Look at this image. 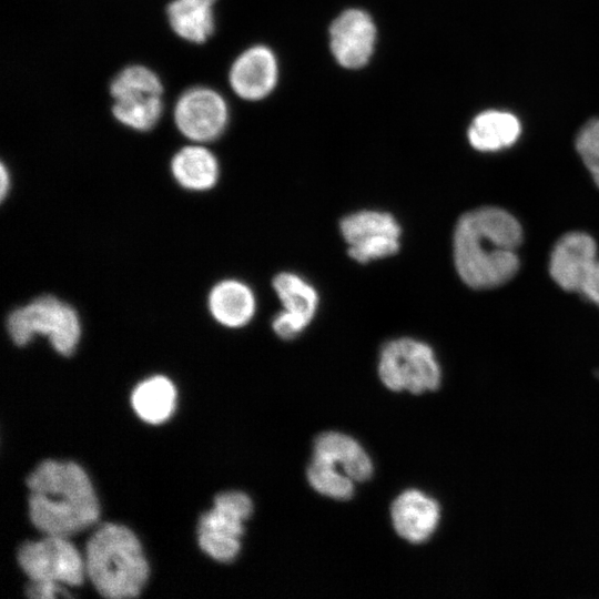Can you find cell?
Instances as JSON below:
<instances>
[{"mask_svg": "<svg viewBox=\"0 0 599 599\" xmlns=\"http://www.w3.org/2000/svg\"><path fill=\"white\" fill-rule=\"evenodd\" d=\"M579 293L588 301L599 306V258L586 277Z\"/></svg>", "mask_w": 599, "mask_h": 599, "instance_id": "obj_25", "label": "cell"}, {"mask_svg": "<svg viewBox=\"0 0 599 599\" xmlns=\"http://www.w3.org/2000/svg\"><path fill=\"white\" fill-rule=\"evenodd\" d=\"M217 0H170L164 16L172 33L180 40L202 45L214 34Z\"/></svg>", "mask_w": 599, "mask_h": 599, "instance_id": "obj_15", "label": "cell"}, {"mask_svg": "<svg viewBox=\"0 0 599 599\" xmlns=\"http://www.w3.org/2000/svg\"><path fill=\"white\" fill-rule=\"evenodd\" d=\"M174 180L184 189L206 191L219 179L220 167L214 153L201 143H193L177 150L170 163Z\"/></svg>", "mask_w": 599, "mask_h": 599, "instance_id": "obj_17", "label": "cell"}, {"mask_svg": "<svg viewBox=\"0 0 599 599\" xmlns=\"http://www.w3.org/2000/svg\"><path fill=\"white\" fill-rule=\"evenodd\" d=\"M27 596L37 599H54L59 597H71L67 586L58 583L32 582L27 586Z\"/></svg>", "mask_w": 599, "mask_h": 599, "instance_id": "obj_24", "label": "cell"}, {"mask_svg": "<svg viewBox=\"0 0 599 599\" xmlns=\"http://www.w3.org/2000/svg\"><path fill=\"white\" fill-rule=\"evenodd\" d=\"M339 230L348 245V255L358 263L388 257L400 247V225L388 212H354L341 220Z\"/></svg>", "mask_w": 599, "mask_h": 599, "instance_id": "obj_10", "label": "cell"}, {"mask_svg": "<svg viewBox=\"0 0 599 599\" xmlns=\"http://www.w3.org/2000/svg\"><path fill=\"white\" fill-rule=\"evenodd\" d=\"M131 402L140 418L151 424H160L172 415L176 390L169 378L153 376L134 388Z\"/></svg>", "mask_w": 599, "mask_h": 599, "instance_id": "obj_21", "label": "cell"}, {"mask_svg": "<svg viewBox=\"0 0 599 599\" xmlns=\"http://www.w3.org/2000/svg\"><path fill=\"white\" fill-rule=\"evenodd\" d=\"M7 329L18 346L27 345L35 335H42L64 356L75 351L81 336L75 309L52 295L39 296L13 309L7 318Z\"/></svg>", "mask_w": 599, "mask_h": 599, "instance_id": "obj_5", "label": "cell"}, {"mask_svg": "<svg viewBox=\"0 0 599 599\" xmlns=\"http://www.w3.org/2000/svg\"><path fill=\"white\" fill-rule=\"evenodd\" d=\"M576 149L599 187V119L588 121L580 129Z\"/></svg>", "mask_w": 599, "mask_h": 599, "instance_id": "obj_23", "label": "cell"}, {"mask_svg": "<svg viewBox=\"0 0 599 599\" xmlns=\"http://www.w3.org/2000/svg\"><path fill=\"white\" fill-rule=\"evenodd\" d=\"M378 374L387 388L413 394L435 390L441 380L440 367L432 347L410 337L396 338L383 346Z\"/></svg>", "mask_w": 599, "mask_h": 599, "instance_id": "obj_6", "label": "cell"}, {"mask_svg": "<svg viewBox=\"0 0 599 599\" xmlns=\"http://www.w3.org/2000/svg\"><path fill=\"white\" fill-rule=\"evenodd\" d=\"M278 80V62L274 51L264 44L244 49L231 63L229 85L240 99L256 102L275 89Z\"/></svg>", "mask_w": 599, "mask_h": 599, "instance_id": "obj_12", "label": "cell"}, {"mask_svg": "<svg viewBox=\"0 0 599 599\" xmlns=\"http://www.w3.org/2000/svg\"><path fill=\"white\" fill-rule=\"evenodd\" d=\"M313 455L329 460L354 481H365L373 474V464L363 447L341 433L321 434L315 439Z\"/></svg>", "mask_w": 599, "mask_h": 599, "instance_id": "obj_18", "label": "cell"}, {"mask_svg": "<svg viewBox=\"0 0 599 599\" xmlns=\"http://www.w3.org/2000/svg\"><path fill=\"white\" fill-rule=\"evenodd\" d=\"M172 120L185 139L193 143H209L226 130L230 108L217 90L197 84L177 95L172 108Z\"/></svg>", "mask_w": 599, "mask_h": 599, "instance_id": "obj_9", "label": "cell"}, {"mask_svg": "<svg viewBox=\"0 0 599 599\" xmlns=\"http://www.w3.org/2000/svg\"><path fill=\"white\" fill-rule=\"evenodd\" d=\"M521 241L519 222L505 210L486 206L463 214L453 240L459 277L475 290L506 284L519 270L517 248Z\"/></svg>", "mask_w": 599, "mask_h": 599, "instance_id": "obj_1", "label": "cell"}, {"mask_svg": "<svg viewBox=\"0 0 599 599\" xmlns=\"http://www.w3.org/2000/svg\"><path fill=\"white\" fill-rule=\"evenodd\" d=\"M518 119L508 112L485 111L478 114L468 129V141L481 152H493L512 145L520 135Z\"/></svg>", "mask_w": 599, "mask_h": 599, "instance_id": "obj_19", "label": "cell"}, {"mask_svg": "<svg viewBox=\"0 0 599 599\" xmlns=\"http://www.w3.org/2000/svg\"><path fill=\"white\" fill-rule=\"evenodd\" d=\"M309 485L319 494L339 500H346L354 494V480L329 460L313 455L307 468Z\"/></svg>", "mask_w": 599, "mask_h": 599, "instance_id": "obj_22", "label": "cell"}, {"mask_svg": "<svg viewBox=\"0 0 599 599\" xmlns=\"http://www.w3.org/2000/svg\"><path fill=\"white\" fill-rule=\"evenodd\" d=\"M440 519L437 501L419 490L400 494L392 505V520L396 532L412 544L426 541Z\"/></svg>", "mask_w": 599, "mask_h": 599, "instance_id": "obj_14", "label": "cell"}, {"mask_svg": "<svg viewBox=\"0 0 599 599\" xmlns=\"http://www.w3.org/2000/svg\"><path fill=\"white\" fill-rule=\"evenodd\" d=\"M207 306L213 318L230 328L242 327L252 319L256 311L253 291L237 280L219 282L210 292Z\"/></svg>", "mask_w": 599, "mask_h": 599, "instance_id": "obj_16", "label": "cell"}, {"mask_svg": "<svg viewBox=\"0 0 599 599\" xmlns=\"http://www.w3.org/2000/svg\"><path fill=\"white\" fill-rule=\"evenodd\" d=\"M85 573L105 598L140 595L149 578V565L136 536L125 526L103 524L89 538L84 552Z\"/></svg>", "mask_w": 599, "mask_h": 599, "instance_id": "obj_3", "label": "cell"}, {"mask_svg": "<svg viewBox=\"0 0 599 599\" xmlns=\"http://www.w3.org/2000/svg\"><path fill=\"white\" fill-rule=\"evenodd\" d=\"M18 562L32 582L80 586L87 576L84 557L69 537L44 535L18 550Z\"/></svg>", "mask_w": 599, "mask_h": 599, "instance_id": "obj_8", "label": "cell"}, {"mask_svg": "<svg viewBox=\"0 0 599 599\" xmlns=\"http://www.w3.org/2000/svg\"><path fill=\"white\" fill-rule=\"evenodd\" d=\"M597 260L595 240L583 232H569L551 251L549 273L562 290L579 293Z\"/></svg>", "mask_w": 599, "mask_h": 599, "instance_id": "obj_13", "label": "cell"}, {"mask_svg": "<svg viewBox=\"0 0 599 599\" xmlns=\"http://www.w3.org/2000/svg\"><path fill=\"white\" fill-rule=\"evenodd\" d=\"M110 113L124 128L148 132L164 112V83L160 74L143 63L119 69L108 85Z\"/></svg>", "mask_w": 599, "mask_h": 599, "instance_id": "obj_4", "label": "cell"}, {"mask_svg": "<svg viewBox=\"0 0 599 599\" xmlns=\"http://www.w3.org/2000/svg\"><path fill=\"white\" fill-rule=\"evenodd\" d=\"M273 288L283 312L303 331L312 322L318 307L316 290L304 278L291 272H282L273 278Z\"/></svg>", "mask_w": 599, "mask_h": 599, "instance_id": "obj_20", "label": "cell"}, {"mask_svg": "<svg viewBox=\"0 0 599 599\" xmlns=\"http://www.w3.org/2000/svg\"><path fill=\"white\" fill-rule=\"evenodd\" d=\"M27 486L30 520L43 535L71 537L98 521V498L78 464L43 460L27 478Z\"/></svg>", "mask_w": 599, "mask_h": 599, "instance_id": "obj_2", "label": "cell"}, {"mask_svg": "<svg viewBox=\"0 0 599 599\" xmlns=\"http://www.w3.org/2000/svg\"><path fill=\"white\" fill-rule=\"evenodd\" d=\"M10 186H11L10 172L8 167L6 166V164L2 162L0 165V195H1L2 201L7 197L10 191Z\"/></svg>", "mask_w": 599, "mask_h": 599, "instance_id": "obj_26", "label": "cell"}, {"mask_svg": "<svg viewBox=\"0 0 599 599\" xmlns=\"http://www.w3.org/2000/svg\"><path fill=\"white\" fill-rule=\"evenodd\" d=\"M377 29L370 14L351 8L339 13L329 27V48L336 62L346 69H359L370 60Z\"/></svg>", "mask_w": 599, "mask_h": 599, "instance_id": "obj_11", "label": "cell"}, {"mask_svg": "<svg viewBox=\"0 0 599 599\" xmlns=\"http://www.w3.org/2000/svg\"><path fill=\"white\" fill-rule=\"evenodd\" d=\"M253 511L250 497L241 491L217 495L214 507L203 514L197 526L199 545L211 558L230 562L241 549L243 522Z\"/></svg>", "mask_w": 599, "mask_h": 599, "instance_id": "obj_7", "label": "cell"}]
</instances>
